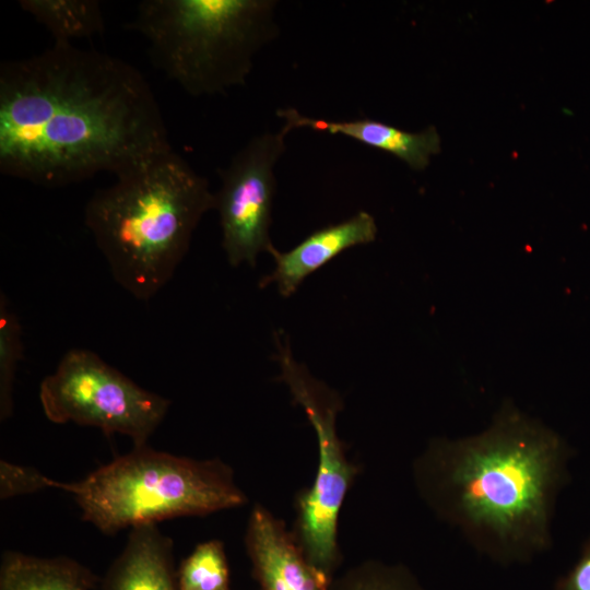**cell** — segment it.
Here are the masks:
<instances>
[{
	"mask_svg": "<svg viewBox=\"0 0 590 590\" xmlns=\"http://www.w3.org/2000/svg\"><path fill=\"white\" fill-rule=\"evenodd\" d=\"M172 145L143 74L73 44L0 66V172L49 188L115 176Z\"/></svg>",
	"mask_w": 590,
	"mask_h": 590,
	"instance_id": "obj_1",
	"label": "cell"
},
{
	"mask_svg": "<svg viewBox=\"0 0 590 590\" xmlns=\"http://www.w3.org/2000/svg\"><path fill=\"white\" fill-rule=\"evenodd\" d=\"M571 453L558 433L505 401L480 433L432 438L412 475L426 507L474 551L522 565L552 547Z\"/></svg>",
	"mask_w": 590,
	"mask_h": 590,
	"instance_id": "obj_2",
	"label": "cell"
},
{
	"mask_svg": "<svg viewBox=\"0 0 590 590\" xmlns=\"http://www.w3.org/2000/svg\"><path fill=\"white\" fill-rule=\"evenodd\" d=\"M215 209L206 178L173 149L116 176L84 209L114 280L148 302L173 278L202 216Z\"/></svg>",
	"mask_w": 590,
	"mask_h": 590,
	"instance_id": "obj_3",
	"label": "cell"
},
{
	"mask_svg": "<svg viewBox=\"0 0 590 590\" xmlns=\"http://www.w3.org/2000/svg\"><path fill=\"white\" fill-rule=\"evenodd\" d=\"M275 0H144L126 28L141 34L154 64L187 94L244 85L261 48L276 38Z\"/></svg>",
	"mask_w": 590,
	"mask_h": 590,
	"instance_id": "obj_4",
	"label": "cell"
},
{
	"mask_svg": "<svg viewBox=\"0 0 590 590\" xmlns=\"http://www.w3.org/2000/svg\"><path fill=\"white\" fill-rule=\"evenodd\" d=\"M50 487L72 495L82 519L106 534L175 517L204 516L247 502L223 461L194 460L146 445L78 482L51 480Z\"/></svg>",
	"mask_w": 590,
	"mask_h": 590,
	"instance_id": "obj_5",
	"label": "cell"
},
{
	"mask_svg": "<svg viewBox=\"0 0 590 590\" xmlns=\"http://www.w3.org/2000/svg\"><path fill=\"white\" fill-rule=\"evenodd\" d=\"M280 380L290 389L312 425L318 446V468L312 485L299 492L292 534L299 550L330 582L337 576L342 556L338 543L339 515L358 472L349 461L337 432L342 400L337 391L312 377L291 351L288 339L275 332Z\"/></svg>",
	"mask_w": 590,
	"mask_h": 590,
	"instance_id": "obj_6",
	"label": "cell"
},
{
	"mask_svg": "<svg viewBox=\"0 0 590 590\" xmlns=\"http://www.w3.org/2000/svg\"><path fill=\"white\" fill-rule=\"evenodd\" d=\"M46 417L56 424L92 426L121 434L134 447L146 445L168 412L170 401L143 389L96 353L72 349L39 385Z\"/></svg>",
	"mask_w": 590,
	"mask_h": 590,
	"instance_id": "obj_7",
	"label": "cell"
},
{
	"mask_svg": "<svg viewBox=\"0 0 590 590\" xmlns=\"http://www.w3.org/2000/svg\"><path fill=\"white\" fill-rule=\"evenodd\" d=\"M283 128L266 131L249 140L219 170L221 186L215 196L222 231V247L232 267H255L258 256L273 247L270 238L274 167L286 150Z\"/></svg>",
	"mask_w": 590,
	"mask_h": 590,
	"instance_id": "obj_8",
	"label": "cell"
},
{
	"mask_svg": "<svg viewBox=\"0 0 590 590\" xmlns=\"http://www.w3.org/2000/svg\"><path fill=\"white\" fill-rule=\"evenodd\" d=\"M245 544L260 590H329L283 521L260 505L250 514Z\"/></svg>",
	"mask_w": 590,
	"mask_h": 590,
	"instance_id": "obj_9",
	"label": "cell"
},
{
	"mask_svg": "<svg viewBox=\"0 0 590 590\" xmlns=\"http://www.w3.org/2000/svg\"><path fill=\"white\" fill-rule=\"evenodd\" d=\"M376 236L374 216L359 211L342 222L312 232L287 251L273 246L268 253L274 260V269L262 278L260 287L275 284L282 297H290L308 275L346 249L373 243Z\"/></svg>",
	"mask_w": 590,
	"mask_h": 590,
	"instance_id": "obj_10",
	"label": "cell"
},
{
	"mask_svg": "<svg viewBox=\"0 0 590 590\" xmlns=\"http://www.w3.org/2000/svg\"><path fill=\"white\" fill-rule=\"evenodd\" d=\"M276 115L284 121L282 128L288 133L294 129L308 128L318 132L343 135L389 153L414 170L425 169L432 156L438 154L441 149L440 137L433 126L420 132H409L369 118L350 120L312 118L295 108L278 109Z\"/></svg>",
	"mask_w": 590,
	"mask_h": 590,
	"instance_id": "obj_11",
	"label": "cell"
},
{
	"mask_svg": "<svg viewBox=\"0 0 590 590\" xmlns=\"http://www.w3.org/2000/svg\"><path fill=\"white\" fill-rule=\"evenodd\" d=\"M103 590H178L173 542L156 524L130 529L127 543L108 568Z\"/></svg>",
	"mask_w": 590,
	"mask_h": 590,
	"instance_id": "obj_12",
	"label": "cell"
},
{
	"mask_svg": "<svg viewBox=\"0 0 590 590\" xmlns=\"http://www.w3.org/2000/svg\"><path fill=\"white\" fill-rule=\"evenodd\" d=\"M96 576L69 557H36L7 552L1 560L0 590H92Z\"/></svg>",
	"mask_w": 590,
	"mask_h": 590,
	"instance_id": "obj_13",
	"label": "cell"
},
{
	"mask_svg": "<svg viewBox=\"0 0 590 590\" xmlns=\"http://www.w3.org/2000/svg\"><path fill=\"white\" fill-rule=\"evenodd\" d=\"M19 5L50 33L56 44H72L105 28L101 3L95 0H20Z\"/></svg>",
	"mask_w": 590,
	"mask_h": 590,
	"instance_id": "obj_14",
	"label": "cell"
},
{
	"mask_svg": "<svg viewBox=\"0 0 590 590\" xmlns=\"http://www.w3.org/2000/svg\"><path fill=\"white\" fill-rule=\"evenodd\" d=\"M178 590H231L224 544L210 540L198 544L177 569Z\"/></svg>",
	"mask_w": 590,
	"mask_h": 590,
	"instance_id": "obj_15",
	"label": "cell"
},
{
	"mask_svg": "<svg viewBox=\"0 0 590 590\" xmlns=\"http://www.w3.org/2000/svg\"><path fill=\"white\" fill-rule=\"evenodd\" d=\"M329 590H426L403 564L368 559L337 575Z\"/></svg>",
	"mask_w": 590,
	"mask_h": 590,
	"instance_id": "obj_16",
	"label": "cell"
},
{
	"mask_svg": "<svg viewBox=\"0 0 590 590\" xmlns=\"http://www.w3.org/2000/svg\"><path fill=\"white\" fill-rule=\"evenodd\" d=\"M23 357L22 327L3 292L0 295V418L5 421L13 411V388L20 361Z\"/></svg>",
	"mask_w": 590,
	"mask_h": 590,
	"instance_id": "obj_17",
	"label": "cell"
},
{
	"mask_svg": "<svg viewBox=\"0 0 590 590\" xmlns=\"http://www.w3.org/2000/svg\"><path fill=\"white\" fill-rule=\"evenodd\" d=\"M51 479L34 468L11 463L7 460L0 461L1 499L48 488Z\"/></svg>",
	"mask_w": 590,
	"mask_h": 590,
	"instance_id": "obj_18",
	"label": "cell"
},
{
	"mask_svg": "<svg viewBox=\"0 0 590 590\" xmlns=\"http://www.w3.org/2000/svg\"><path fill=\"white\" fill-rule=\"evenodd\" d=\"M553 590H590V538L583 543L573 567L557 578Z\"/></svg>",
	"mask_w": 590,
	"mask_h": 590,
	"instance_id": "obj_19",
	"label": "cell"
}]
</instances>
